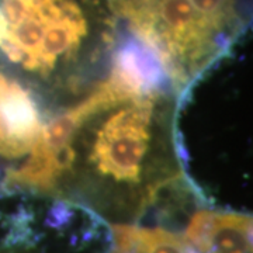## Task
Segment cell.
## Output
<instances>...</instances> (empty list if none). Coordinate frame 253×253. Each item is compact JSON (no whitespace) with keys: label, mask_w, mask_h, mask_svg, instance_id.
<instances>
[{"label":"cell","mask_w":253,"mask_h":253,"mask_svg":"<svg viewBox=\"0 0 253 253\" xmlns=\"http://www.w3.org/2000/svg\"><path fill=\"white\" fill-rule=\"evenodd\" d=\"M176 106L158 63L121 38L106 78L48 117L1 190L81 207L109 225H136L173 194H194L176 141Z\"/></svg>","instance_id":"cell-1"},{"label":"cell","mask_w":253,"mask_h":253,"mask_svg":"<svg viewBox=\"0 0 253 253\" xmlns=\"http://www.w3.org/2000/svg\"><path fill=\"white\" fill-rule=\"evenodd\" d=\"M120 38L109 0H0V71L26 86L44 114L106 78Z\"/></svg>","instance_id":"cell-2"},{"label":"cell","mask_w":253,"mask_h":253,"mask_svg":"<svg viewBox=\"0 0 253 253\" xmlns=\"http://www.w3.org/2000/svg\"><path fill=\"white\" fill-rule=\"evenodd\" d=\"M132 41L179 97L231 54L248 27V0H109Z\"/></svg>","instance_id":"cell-3"},{"label":"cell","mask_w":253,"mask_h":253,"mask_svg":"<svg viewBox=\"0 0 253 253\" xmlns=\"http://www.w3.org/2000/svg\"><path fill=\"white\" fill-rule=\"evenodd\" d=\"M44 120L33 93L0 71V158H26L40 138Z\"/></svg>","instance_id":"cell-4"},{"label":"cell","mask_w":253,"mask_h":253,"mask_svg":"<svg viewBox=\"0 0 253 253\" xmlns=\"http://www.w3.org/2000/svg\"><path fill=\"white\" fill-rule=\"evenodd\" d=\"M183 236L197 253H252V217L201 208L191 214Z\"/></svg>","instance_id":"cell-5"},{"label":"cell","mask_w":253,"mask_h":253,"mask_svg":"<svg viewBox=\"0 0 253 253\" xmlns=\"http://www.w3.org/2000/svg\"><path fill=\"white\" fill-rule=\"evenodd\" d=\"M111 249L109 253H197L184 239L165 228L141 225H109Z\"/></svg>","instance_id":"cell-6"}]
</instances>
